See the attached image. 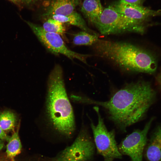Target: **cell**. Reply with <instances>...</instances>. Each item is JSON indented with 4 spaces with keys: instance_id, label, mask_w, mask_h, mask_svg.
<instances>
[{
    "instance_id": "obj_23",
    "label": "cell",
    "mask_w": 161,
    "mask_h": 161,
    "mask_svg": "<svg viewBox=\"0 0 161 161\" xmlns=\"http://www.w3.org/2000/svg\"><path fill=\"white\" fill-rule=\"evenodd\" d=\"M0 161H8V160H7V159H4V158H1L0 159Z\"/></svg>"
},
{
    "instance_id": "obj_17",
    "label": "cell",
    "mask_w": 161,
    "mask_h": 161,
    "mask_svg": "<svg viewBox=\"0 0 161 161\" xmlns=\"http://www.w3.org/2000/svg\"><path fill=\"white\" fill-rule=\"evenodd\" d=\"M46 31L63 35L66 31L63 24L51 18H48L42 26Z\"/></svg>"
},
{
    "instance_id": "obj_19",
    "label": "cell",
    "mask_w": 161,
    "mask_h": 161,
    "mask_svg": "<svg viewBox=\"0 0 161 161\" xmlns=\"http://www.w3.org/2000/svg\"><path fill=\"white\" fill-rule=\"evenodd\" d=\"M10 136L7 135L4 131L0 126V140L8 141Z\"/></svg>"
},
{
    "instance_id": "obj_1",
    "label": "cell",
    "mask_w": 161,
    "mask_h": 161,
    "mask_svg": "<svg viewBox=\"0 0 161 161\" xmlns=\"http://www.w3.org/2000/svg\"><path fill=\"white\" fill-rule=\"evenodd\" d=\"M156 92L144 80L129 83L116 92L103 107L109 118L121 131L142 120L154 103Z\"/></svg>"
},
{
    "instance_id": "obj_3",
    "label": "cell",
    "mask_w": 161,
    "mask_h": 161,
    "mask_svg": "<svg viewBox=\"0 0 161 161\" xmlns=\"http://www.w3.org/2000/svg\"><path fill=\"white\" fill-rule=\"evenodd\" d=\"M93 45L99 56L110 60L123 69L149 74L157 70V64L155 56L133 44L99 39Z\"/></svg>"
},
{
    "instance_id": "obj_6",
    "label": "cell",
    "mask_w": 161,
    "mask_h": 161,
    "mask_svg": "<svg viewBox=\"0 0 161 161\" xmlns=\"http://www.w3.org/2000/svg\"><path fill=\"white\" fill-rule=\"evenodd\" d=\"M95 148L94 141L83 126L72 143L52 158L51 161H91Z\"/></svg>"
},
{
    "instance_id": "obj_11",
    "label": "cell",
    "mask_w": 161,
    "mask_h": 161,
    "mask_svg": "<svg viewBox=\"0 0 161 161\" xmlns=\"http://www.w3.org/2000/svg\"><path fill=\"white\" fill-rule=\"evenodd\" d=\"M145 154L148 161H161V125L158 126L152 133Z\"/></svg>"
},
{
    "instance_id": "obj_15",
    "label": "cell",
    "mask_w": 161,
    "mask_h": 161,
    "mask_svg": "<svg viewBox=\"0 0 161 161\" xmlns=\"http://www.w3.org/2000/svg\"><path fill=\"white\" fill-rule=\"evenodd\" d=\"M99 39L97 34L82 31L74 35L73 43L76 45H91L95 44Z\"/></svg>"
},
{
    "instance_id": "obj_14",
    "label": "cell",
    "mask_w": 161,
    "mask_h": 161,
    "mask_svg": "<svg viewBox=\"0 0 161 161\" xmlns=\"http://www.w3.org/2000/svg\"><path fill=\"white\" fill-rule=\"evenodd\" d=\"M6 146L7 157L11 161H15L14 157L19 154L22 145L18 135V129L10 137Z\"/></svg>"
},
{
    "instance_id": "obj_2",
    "label": "cell",
    "mask_w": 161,
    "mask_h": 161,
    "mask_svg": "<svg viewBox=\"0 0 161 161\" xmlns=\"http://www.w3.org/2000/svg\"><path fill=\"white\" fill-rule=\"evenodd\" d=\"M42 117L46 127L55 135L66 139L73 136L76 130L74 115L59 64L55 65L48 78Z\"/></svg>"
},
{
    "instance_id": "obj_16",
    "label": "cell",
    "mask_w": 161,
    "mask_h": 161,
    "mask_svg": "<svg viewBox=\"0 0 161 161\" xmlns=\"http://www.w3.org/2000/svg\"><path fill=\"white\" fill-rule=\"evenodd\" d=\"M17 121L16 116L12 111L5 110L0 114V126L4 131L13 130Z\"/></svg>"
},
{
    "instance_id": "obj_5",
    "label": "cell",
    "mask_w": 161,
    "mask_h": 161,
    "mask_svg": "<svg viewBox=\"0 0 161 161\" xmlns=\"http://www.w3.org/2000/svg\"><path fill=\"white\" fill-rule=\"evenodd\" d=\"M98 117V123L95 126L91 122L94 142L97 153L102 156L104 161H113L121 159L122 155L119 151L115 139L114 130L109 131L105 125L98 107L94 108Z\"/></svg>"
},
{
    "instance_id": "obj_12",
    "label": "cell",
    "mask_w": 161,
    "mask_h": 161,
    "mask_svg": "<svg viewBox=\"0 0 161 161\" xmlns=\"http://www.w3.org/2000/svg\"><path fill=\"white\" fill-rule=\"evenodd\" d=\"M103 9L100 0H83L80 11L88 21L94 25Z\"/></svg>"
},
{
    "instance_id": "obj_10",
    "label": "cell",
    "mask_w": 161,
    "mask_h": 161,
    "mask_svg": "<svg viewBox=\"0 0 161 161\" xmlns=\"http://www.w3.org/2000/svg\"><path fill=\"white\" fill-rule=\"evenodd\" d=\"M83 0H46L41 16L50 18L54 15H67L75 11Z\"/></svg>"
},
{
    "instance_id": "obj_9",
    "label": "cell",
    "mask_w": 161,
    "mask_h": 161,
    "mask_svg": "<svg viewBox=\"0 0 161 161\" xmlns=\"http://www.w3.org/2000/svg\"><path fill=\"white\" fill-rule=\"evenodd\" d=\"M117 11L131 19L147 26L152 17L161 16V10H154L141 5L131 4L120 0L113 6Z\"/></svg>"
},
{
    "instance_id": "obj_7",
    "label": "cell",
    "mask_w": 161,
    "mask_h": 161,
    "mask_svg": "<svg viewBox=\"0 0 161 161\" xmlns=\"http://www.w3.org/2000/svg\"><path fill=\"white\" fill-rule=\"evenodd\" d=\"M25 21L39 40L50 52L55 54H62L71 60L77 59L87 64L86 59L90 55L71 50L66 47L60 35L46 31L42 26L29 21Z\"/></svg>"
},
{
    "instance_id": "obj_18",
    "label": "cell",
    "mask_w": 161,
    "mask_h": 161,
    "mask_svg": "<svg viewBox=\"0 0 161 161\" xmlns=\"http://www.w3.org/2000/svg\"><path fill=\"white\" fill-rule=\"evenodd\" d=\"M155 82L161 92V67L155 77Z\"/></svg>"
},
{
    "instance_id": "obj_8",
    "label": "cell",
    "mask_w": 161,
    "mask_h": 161,
    "mask_svg": "<svg viewBox=\"0 0 161 161\" xmlns=\"http://www.w3.org/2000/svg\"><path fill=\"white\" fill-rule=\"evenodd\" d=\"M154 119V117H151L143 129L134 130L122 140L118 146L122 155L129 156L131 161H142L148 141L147 134Z\"/></svg>"
},
{
    "instance_id": "obj_22",
    "label": "cell",
    "mask_w": 161,
    "mask_h": 161,
    "mask_svg": "<svg viewBox=\"0 0 161 161\" xmlns=\"http://www.w3.org/2000/svg\"><path fill=\"white\" fill-rule=\"evenodd\" d=\"M4 144L2 140H0V151L2 149L4 146Z\"/></svg>"
},
{
    "instance_id": "obj_20",
    "label": "cell",
    "mask_w": 161,
    "mask_h": 161,
    "mask_svg": "<svg viewBox=\"0 0 161 161\" xmlns=\"http://www.w3.org/2000/svg\"><path fill=\"white\" fill-rule=\"evenodd\" d=\"M125 2L134 4L142 5L145 0H120Z\"/></svg>"
},
{
    "instance_id": "obj_4",
    "label": "cell",
    "mask_w": 161,
    "mask_h": 161,
    "mask_svg": "<svg viewBox=\"0 0 161 161\" xmlns=\"http://www.w3.org/2000/svg\"><path fill=\"white\" fill-rule=\"evenodd\" d=\"M94 25L105 35L126 32L143 34L148 27L129 18L111 6L103 8Z\"/></svg>"
},
{
    "instance_id": "obj_24",
    "label": "cell",
    "mask_w": 161,
    "mask_h": 161,
    "mask_svg": "<svg viewBox=\"0 0 161 161\" xmlns=\"http://www.w3.org/2000/svg\"><path fill=\"white\" fill-rule=\"evenodd\" d=\"M14 2H17L20 1L21 0H10Z\"/></svg>"
},
{
    "instance_id": "obj_21",
    "label": "cell",
    "mask_w": 161,
    "mask_h": 161,
    "mask_svg": "<svg viewBox=\"0 0 161 161\" xmlns=\"http://www.w3.org/2000/svg\"><path fill=\"white\" fill-rule=\"evenodd\" d=\"M42 0H21V1L28 5L35 4L39 2Z\"/></svg>"
},
{
    "instance_id": "obj_13",
    "label": "cell",
    "mask_w": 161,
    "mask_h": 161,
    "mask_svg": "<svg viewBox=\"0 0 161 161\" xmlns=\"http://www.w3.org/2000/svg\"><path fill=\"white\" fill-rule=\"evenodd\" d=\"M50 18L58 21L63 24H66L76 26L82 31L90 34H97L87 27L80 15L75 10L67 15H54Z\"/></svg>"
}]
</instances>
